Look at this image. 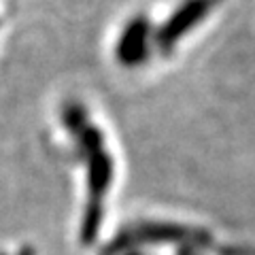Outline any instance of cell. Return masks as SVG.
I'll list each match as a JSON object with an SVG mask.
<instances>
[{"label":"cell","instance_id":"1","mask_svg":"<svg viewBox=\"0 0 255 255\" xmlns=\"http://www.w3.org/2000/svg\"><path fill=\"white\" fill-rule=\"evenodd\" d=\"M145 41H147V26L142 19L132 21L124 32L122 43L117 45V58L124 64H136L145 58Z\"/></svg>","mask_w":255,"mask_h":255},{"label":"cell","instance_id":"2","mask_svg":"<svg viewBox=\"0 0 255 255\" xmlns=\"http://www.w3.org/2000/svg\"><path fill=\"white\" fill-rule=\"evenodd\" d=\"M64 124H66L68 130H73V132L79 134L85 128V113H83V109L79 105H68L66 109H64Z\"/></svg>","mask_w":255,"mask_h":255}]
</instances>
